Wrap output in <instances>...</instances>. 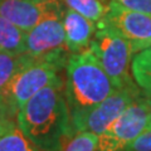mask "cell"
I'll return each mask as SVG.
<instances>
[{"label": "cell", "instance_id": "1", "mask_svg": "<svg viewBox=\"0 0 151 151\" xmlns=\"http://www.w3.org/2000/svg\"><path fill=\"white\" fill-rule=\"evenodd\" d=\"M15 119L24 135L42 151H63L74 135L64 78L38 91L18 111Z\"/></svg>", "mask_w": 151, "mask_h": 151}, {"label": "cell", "instance_id": "2", "mask_svg": "<svg viewBox=\"0 0 151 151\" xmlns=\"http://www.w3.org/2000/svg\"><path fill=\"white\" fill-rule=\"evenodd\" d=\"M117 89L91 49L70 53L64 67V93L72 126Z\"/></svg>", "mask_w": 151, "mask_h": 151}, {"label": "cell", "instance_id": "3", "mask_svg": "<svg viewBox=\"0 0 151 151\" xmlns=\"http://www.w3.org/2000/svg\"><path fill=\"white\" fill-rule=\"evenodd\" d=\"M70 53L34 58L19 72L5 89L0 105L8 116L15 117L24 103L45 86L59 79Z\"/></svg>", "mask_w": 151, "mask_h": 151}, {"label": "cell", "instance_id": "4", "mask_svg": "<svg viewBox=\"0 0 151 151\" xmlns=\"http://www.w3.org/2000/svg\"><path fill=\"white\" fill-rule=\"evenodd\" d=\"M89 49L117 88L135 86L131 73L134 49L130 42L112 27L98 22Z\"/></svg>", "mask_w": 151, "mask_h": 151}, {"label": "cell", "instance_id": "5", "mask_svg": "<svg viewBox=\"0 0 151 151\" xmlns=\"http://www.w3.org/2000/svg\"><path fill=\"white\" fill-rule=\"evenodd\" d=\"M151 98L141 92L125 111L98 135L96 151H121L149 127Z\"/></svg>", "mask_w": 151, "mask_h": 151}, {"label": "cell", "instance_id": "6", "mask_svg": "<svg viewBox=\"0 0 151 151\" xmlns=\"http://www.w3.org/2000/svg\"><path fill=\"white\" fill-rule=\"evenodd\" d=\"M140 93L141 89L137 84L117 88L112 94L74 122V134L79 131H89L96 135H101Z\"/></svg>", "mask_w": 151, "mask_h": 151}, {"label": "cell", "instance_id": "7", "mask_svg": "<svg viewBox=\"0 0 151 151\" xmlns=\"http://www.w3.org/2000/svg\"><path fill=\"white\" fill-rule=\"evenodd\" d=\"M63 12L53 13L45 17L30 30L25 32V53L34 58L69 53L65 48Z\"/></svg>", "mask_w": 151, "mask_h": 151}, {"label": "cell", "instance_id": "8", "mask_svg": "<svg viewBox=\"0 0 151 151\" xmlns=\"http://www.w3.org/2000/svg\"><path fill=\"white\" fill-rule=\"evenodd\" d=\"M100 22L112 27L126 38L132 45L134 53L151 47V17L144 13L112 5Z\"/></svg>", "mask_w": 151, "mask_h": 151}, {"label": "cell", "instance_id": "9", "mask_svg": "<svg viewBox=\"0 0 151 151\" xmlns=\"http://www.w3.org/2000/svg\"><path fill=\"white\" fill-rule=\"evenodd\" d=\"M64 8L62 0H0V15L24 32Z\"/></svg>", "mask_w": 151, "mask_h": 151}, {"label": "cell", "instance_id": "10", "mask_svg": "<svg viewBox=\"0 0 151 151\" xmlns=\"http://www.w3.org/2000/svg\"><path fill=\"white\" fill-rule=\"evenodd\" d=\"M65 48L69 53H79L89 48L96 32V23L65 6L63 12Z\"/></svg>", "mask_w": 151, "mask_h": 151}, {"label": "cell", "instance_id": "11", "mask_svg": "<svg viewBox=\"0 0 151 151\" xmlns=\"http://www.w3.org/2000/svg\"><path fill=\"white\" fill-rule=\"evenodd\" d=\"M0 151H42L24 135L17 119L4 116L0 121Z\"/></svg>", "mask_w": 151, "mask_h": 151}, {"label": "cell", "instance_id": "12", "mask_svg": "<svg viewBox=\"0 0 151 151\" xmlns=\"http://www.w3.org/2000/svg\"><path fill=\"white\" fill-rule=\"evenodd\" d=\"M33 59L34 57L28 53H12L0 50V101L13 78Z\"/></svg>", "mask_w": 151, "mask_h": 151}, {"label": "cell", "instance_id": "13", "mask_svg": "<svg viewBox=\"0 0 151 151\" xmlns=\"http://www.w3.org/2000/svg\"><path fill=\"white\" fill-rule=\"evenodd\" d=\"M131 73L141 92L151 98V47L135 53L131 62Z\"/></svg>", "mask_w": 151, "mask_h": 151}, {"label": "cell", "instance_id": "14", "mask_svg": "<svg viewBox=\"0 0 151 151\" xmlns=\"http://www.w3.org/2000/svg\"><path fill=\"white\" fill-rule=\"evenodd\" d=\"M25 32L0 15V50L12 53H25Z\"/></svg>", "mask_w": 151, "mask_h": 151}, {"label": "cell", "instance_id": "15", "mask_svg": "<svg viewBox=\"0 0 151 151\" xmlns=\"http://www.w3.org/2000/svg\"><path fill=\"white\" fill-rule=\"evenodd\" d=\"M62 3L96 24L108 12V4L103 0H62Z\"/></svg>", "mask_w": 151, "mask_h": 151}, {"label": "cell", "instance_id": "16", "mask_svg": "<svg viewBox=\"0 0 151 151\" xmlns=\"http://www.w3.org/2000/svg\"><path fill=\"white\" fill-rule=\"evenodd\" d=\"M98 135L89 131L76 132L63 151H96Z\"/></svg>", "mask_w": 151, "mask_h": 151}, {"label": "cell", "instance_id": "17", "mask_svg": "<svg viewBox=\"0 0 151 151\" xmlns=\"http://www.w3.org/2000/svg\"><path fill=\"white\" fill-rule=\"evenodd\" d=\"M108 3L151 17V0H110Z\"/></svg>", "mask_w": 151, "mask_h": 151}, {"label": "cell", "instance_id": "18", "mask_svg": "<svg viewBox=\"0 0 151 151\" xmlns=\"http://www.w3.org/2000/svg\"><path fill=\"white\" fill-rule=\"evenodd\" d=\"M121 151H151V129L145 130Z\"/></svg>", "mask_w": 151, "mask_h": 151}, {"label": "cell", "instance_id": "19", "mask_svg": "<svg viewBox=\"0 0 151 151\" xmlns=\"http://www.w3.org/2000/svg\"><path fill=\"white\" fill-rule=\"evenodd\" d=\"M4 116H8L6 115V113L5 112H4V110H3V107L1 106H0V121H1V119H3V117Z\"/></svg>", "mask_w": 151, "mask_h": 151}, {"label": "cell", "instance_id": "20", "mask_svg": "<svg viewBox=\"0 0 151 151\" xmlns=\"http://www.w3.org/2000/svg\"><path fill=\"white\" fill-rule=\"evenodd\" d=\"M147 129H151V117H150V121H149V127Z\"/></svg>", "mask_w": 151, "mask_h": 151}, {"label": "cell", "instance_id": "21", "mask_svg": "<svg viewBox=\"0 0 151 151\" xmlns=\"http://www.w3.org/2000/svg\"><path fill=\"white\" fill-rule=\"evenodd\" d=\"M103 1H108V0H103Z\"/></svg>", "mask_w": 151, "mask_h": 151}]
</instances>
